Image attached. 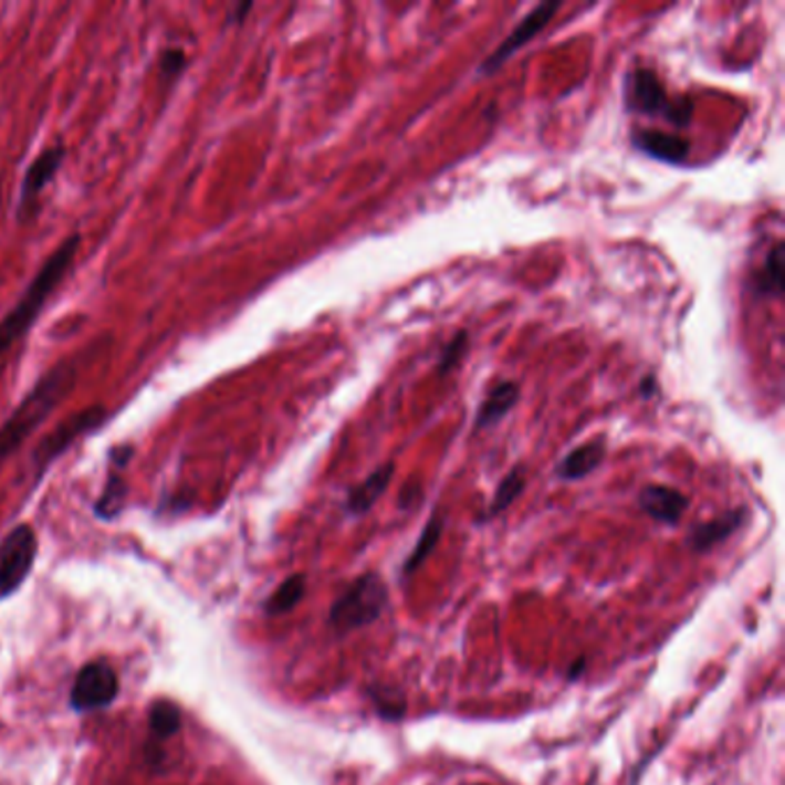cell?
Instances as JSON below:
<instances>
[{
	"mask_svg": "<svg viewBox=\"0 0 785 785\" xmlns=\"http://www.w3.org/2000/svg\"><path fill=\"white\" fill-rule=\"evenodd\" d=\"M74 378L76 369L72 364H59V367L44 374L21 399V404L0 427V468L38 431V427L55 410V406L70 395Z\"/></svg>",
	"mask_w": 785,
	"mask_h": 785,
	"instance_id": "7a4b0ae2",
	"label": "cell"
},
{
	"mask_svg": "<svg viewBox=\"0 0 785 785\" xmlns=\"http://www.w3.org/2000/svg\"><path fill=\"white\" fill-rule=\"evenodd\" d=\"M389 604L387 583L380 574L367 572L357 576L329 608V627L336 634H350L380 620Z\"/></svg>",
	"mask_w": 785,
	"mask_h": 785,
	"instance_id": "3957f363",
	"label": "cell"
},
{
	"mask_svg": "<svg viewBox=\"0 0 785 785\" xmlns=\"http://www.w3.org/2000/svg\"><path fill=\"white\" fill-rule=\"evenodd\" d=\"M180 723V710L174 703H168V700H157L150 708V733L155 740H168L178 735Z\"/></svg>",
	"mask_w": 785,
	"mask_h": 785,
	"instance_id": "44dd1931",
	"label": "cell"
},
{
	"mask_svg": "<svg viewBox=\"0 0 785 785\" xmlns=\"http://www.w3.org/2000/svg\"><path fill=\"white\" fill-rule=\"evenodd\" d=\"M744 521H746V510L740 507L733 512H725L708 523H700L698 527H693V532L689 535V546L695 553H705V551L719 546L721 542H725L731 535H735V532L744 525Z\"/></svg>",
	"mask_w": 785,
	"mask_h": 785,
	"instance_id": "4fadbf2b",
	"label": "cell"
},
{
	"mask_svg": "<svg viewBox=\"0 0 785 785\" xmlns=\"http://www.w3.org/2000/svg\"><path fill=\"white\" fill-rule=\"evenodd\" d=\"M625 104L631 114L661 116L670 125L687 127L691 123L693 106L689 97L670 100L663 81L650 67H636L625 81Z\"/></svg>",
	"mask_w": 785,
	"mask_h": 785,
	"instance_id": "277c9868",
	"label": "cell"
},
{
	"mask_svg": "<svg viewBox=\"0 0 785 785\" xmlns=\"http://www.w3.org/2000/svg\"><path fill=\"white\" fill-rule=\"evenodd\" d=\"M585 668H587V659H585V657H578V659L574 661V666L569 668V676H567V678H569L572 682L578 680L580 676H585Z\"/></svg>",
	"mask_w": 785,
	"mask_h": 785,
	"instance_id": "d4e9b609",
	"label": "cell"
},
{
	"mask_svg": "<svg viewBox=\"0 0 785 785\" xmlns=\"http://www.w3.org/2000/svg\"><path fill=\"white\" fill-rule=\"evenodd\" d=\"M369 698L374 700L376 712L385 721H399L406 716V698L401 689H387V687H371Z\"/></svg>",
	"mask_w": 785,
	"mask_h": 785,
	"instance_id": "7402d4cb",
	"label": "cell"
},
{
	"mask_svg": "<svg viewBox=\"0 0 785 785\" xmlns=\"http://www.w3.org/2000/svg\"><path fill=\"white\" fill-rule=\"evenodd\" d=\"M442 527H444V521H442V516L436 512V514L429 519V523L425 525L422 535H419L415 548H412L410 555L406 557V563H404V576L415 574L419 567L425 565V559L436 551V546H438V542H440V537H442Z\"/></svg>",
	"mask_w": 785,
	"mask_h": 785,
	"instance_id": "ac0fdd59",
	"label": "cell"
},
{
	"mask_svg": "<svg viewBox=\"0 0 785 785\" xmlns=\"http://www.w3.org/2000/svg\"><path fill=\"white\" fill-rule=\"evenodd\" d=\"M604 457H606V440L604 438L585 442L557 463V468H555L557 480H565V482L583 480V477L593 474L601 465Z\"/></svg>",
	"mask_w": 785,
	"mask_h": 785,
	"instance_id": "5bb4252c",
	"label": "cell"
},
{
	"mask_svg": "<svg viewBox=\"0 0 785 785\" xmlns=\"http://www.w3.org/2000/svg\"><path fill=\"white\" fill-rule=\"evenodd\" d=\"M559 8H563L559 3H542V6H537L532 12H527V14L521 19V23L514 28V31H512L507 38H504L502 44L482 63L480 72H482L484 76H491L493 72H498L504 63H507V61L512 59V55H514L521 46H525L527 42L535 40V35H540V33L544 31V28L551 23V19L555 17V12H557Z\"/></svg>",
	"mask_w": 785,
	"mask_h": 785,
	"instance_id": "52a82bcc",
	"label": "cell"
},
{
	"mask_svg": "<svg viewBox=\"0 0 785 785\" xmlns=\"http://www.w3.org/2000/svg\"><path fill=\"white\" fill-rule=\"evenodd\" d=\"M67 150L63 146H51L46 148L23 176L21 182V199H19V219H25L31 212H35V201L44 193L49 182L59 176V171L65 164Z\"/></svg>",
	"mask_w": 785,
	"mask_h": 785,
	"instance_id": "9c48e42d",
	"label": "cell"
},
{
	"mask_svg": "<svg viewBox=\"0 0 785 785\" xmlns=\"http://www.w3.org/2000/svg\"><path fill=\"white\" fill-rule=\"evenodd\" d=\"M468 350V334L459 332L454 339L444 346V350L440 353L438 359V376H447L452 369H457V364L461 362V357Z\"/></svg>",
	"mask_w": 785,
	"mask_h": 785,
	"instance_id": "603a6c76",
	"label": "cell"
},
{
	"mask_svg": "<svg viewBox=\"0 0 785 785\" xmlns=\"http://www.w3.org/2000/svg\"><path fill=\"white\" fill-rule=\"evenodd\" d=\"M519 399H521V389L516 383H512V380L498 383L484 397L480 410H477L474 429L495 427L502 417H507L514 410Z\"/></svg>",
	"mask_w": 785,
	"mask_h": 785,
	"instance_id": "9a60e30c",
	"label": "cell"
},
{
	"mask_svg": "<svg viewBox=\"0 0 785 785\" xmlns=\"http://www.w3.org/2000/svg\"><path fill=\"white\" fill-rule=\"evenodd\" d=\"M638 504L650 519L663 525H678L689 510V498L672 486L650 484L638 493Z\"/></svg>",
	"mask_w": 785,
	"mask_h": 785,
	"instance_id": "8fae6325",
	"label": "cell"
},
{
	"mask_svg": "<svg viewBox=\"0 0 785 785\" xmlns=\"http://www.w3.org/2000/svg\"><path fill=\"white\" fill-rule=\"evenodd\" d=\"M118 672L106 661H91L78 670L70 693V705L76 712L104 710L118 698Z\"/></svg>",
	"mask_w": 785,
	"mask_h": 785,
	"instance_id": "8992f818",
	"label": "cell"
},
{
	"mask_svg": "<svg viewBox=\"0 0 785 785\" xmlns=\"http://www.w3.org/2000/svg\"><path fill=\"white\" fill-rule=\"evenodd\" d=\"M38 557V537L31 525H17L0 542V601L14 595L28 574L33 572Z\"/></svg>",
	"mask_w": 785,
	"mask_h": 785,
	"instance_id": "5b68a950",
	"label": "cell"
},
{
	"mask_svg": "<svg viewBox=\"0 0 785 785\" xmlns=\"http://www.w3.org/2000/svg\"><path fill=\"white\" fill-rule=\"evenodd\" d=\"M185 65H187V53L182 49H168L161 53V59H159V72L168 81L178 78L182 74Z\"/></svg>",
	"mask_w": 785,
	"mask_h": 785,
	"instance_id": "cb8c5ba5",
	"label": "cell"
},
{
	"mask_svg": "<svg viewBox=\"0 0 785 785\" xmlns=\"http://www.w3.org/2000/svg\"><path fill=\"white\" fill-rule=\"evenodd\" d=\"M631 144L642 155L666 164H684L691 153V142L676 132L659 129H636L631 134Z\"/></svg>",
	"mask_w": 785,
	"mask_h": 785,
	"instance_id": "30bf717a",
	"label": "cell"
},
{
	"mask_svg": "<svg viewBox=\"0 0 785 785\" xmlns=\"http://www.w3.org/2000/svg\"><path fill=\"white\" fill-rule=\"evenodd\" d=\"M81 247V236L72 233L53 254L44 261L40 272L28 289L21 293L17 304L8 312V316L0 321V357H3L19 339L28 334V329L33 327L38 321L40 312L44 310V304L53 295V291L63 284L65 274L70 272L76 251Z\"/></svg>",
	"mask_w": 785,
	"mask_h": 785,
	"instance_id": "6da1fadb",
	"label": "cell"
},
{
	"mask_svg": "<svg viewBox=\"0 0 785 785\" xmlns=\"http://www.w3.org/2000/svg\"><path fill=\"white\" fill-rule=\"evenodd\" d=\"M304 593H306V576L304 574L289 576L265 601V613L272 615V618L291 613L302 601Z\"/></svg>",
	"mask_w": 785,
	"mask_h": 785,
	"instance_id": "d6986e66",
	"label": "cell"
},
{
	"mask_svg": "<svg viewBox=\"0 0 785 785\" xmlns=\"http://www.w3.org/2000/svg\"><path fill=\"white\" fill-rule=\"evenodd\" d=\"M104 419H106V410L97 408V406L81 410V412L72 415L70 419H65L63 425H59V429L42 440L40 450L35 452V465L44 468L46 463H51L55 457L63 454L76 438L97 429Z\"/></svg>",
	"mask_w": 785,
	"mask_h": 785,
	"instance_id": "ba28073f",
	"label": "cell"
},
{
	"mask_svg": "<svg viewBox=\"0 0 785 785\" xmlns=\"http://www.w3.org/2000/svg\"><path fill=\"white\" fill-rule=\"evenodd\" d=\"M525 489V468L523 465H516L514 470H510V474L504 477V480L498 484L491 502H489V507L484 510V514L477 519L480 523H486L495 516H500L504 510H510L512 504L521 498Z\"/></svg>",
	"mask_w": 785,
	"mask_h": 785,
	"instance_id": "e0dca14e",
	"label": "cell"
},
{
	"mask_svg": "<svg viewBox=\"0 0 785 785\" xmlns=\"http://www.w3.org/2000/svg\"><path fill=\"white\" fill-rule=\"evenodd\" d=\"M134 450L129 444H121L111 452V472L106 486L102 491V498L95 504V512L100 519H116L123 512L125 495H127V482L123 480V470L127 468V461L132 459Z\"/></svg>",
	"mask_w": 785,
	"mask_h": 785,
	"instance_id": "7c38bea8",
	"label": "cell"
},
{
	"mask_svg": "<svg viewBox=\"0 0 785 785\" xmlns=\"http://www.w3.org/2000/svg\"><path fill=\"white\" fill-rule=\"evenodd\" d=\"M640 395L648 399L652 395H657V378L655 376H648L642 383H640Z\"/></svg>",
	"mask_w": 785,
	"mask_h": 785,
	"instance_id": "484cf974",
	"label": "cell"
},
{
	"mask_svg": "<svg viewBox=\"0 0 785 785\" xmlns=\"http://www.w3.org/2000/svg\"><path fill=\"white\" fill-rule=\"evenodd\" d=\"M783 276H785V265H783V242H776L770 254L765 265L761 268L758 276H755V291L758 295H770V297H778L783 293Z\"/></svg>",
	"mask_w": 785,
	"mask_h": 785,
	"instance_id": "ffe728a7",
	"label": "cell"
},
{
	"mask_svg": "<svg viewBox=\"0 0 785 785\" xmlns=\"http://www.w3.org/2000/svg\"><path fill=\"white\" fill-rule=\"evenodd\" d=\"M391 477H395V463H385L380 468H376L367 480H364L362 484H357L350 493H348V500H346V510L355 516L359 514H367L374 504L378 502V498L387 491L389 482H391Z\"/></svg>",
	"mask_w": 785,
	"mask_h": 785,
	"instance_id": "2e32d148",
	"label": "cell"
}]
</instances>
